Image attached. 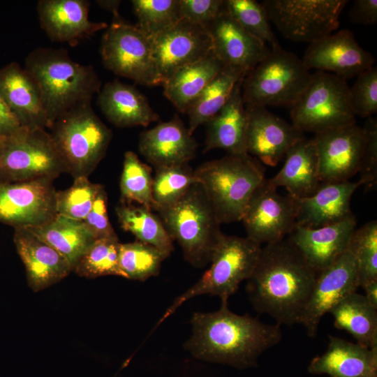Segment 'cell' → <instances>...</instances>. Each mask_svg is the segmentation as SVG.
<instances>
[{
    "instance_id": "cell-1",
    "label": "cell",
    "mask_w": 377,
    "mask_h": 377,
    "mask_svg": "<svg viewBox=\"0 0 377 377\" xmlns=\"http://www.w3.org/2000/svg\"><path fill=\"white\" fill-rule=\"evenodd\" d=\"M191 323L192 334L184 347L193 357L238 369L258 367L259 357L282 338L280 325L236 314L228 302H221L216 311L195 312Z\"/></svg>"
},
{
    "instance_id": "cell-2",
    "label": "cell",
    "mask_w": 377,
    "mask_h": 377,
    "mask_svg": "<svg viewBox=\"0 0 377 377\" xmlns=\"http://www.w3.org/2000/svg\"><path fill=\"white\" fill-rule=\"evenodd\" d=\"M285 238L261 247L246 293L253 308L279 325L298 323L317 276Z\"/></svg>"
},
{
    "instance_id": "cell-3",
    "label": "cell",
    "mask_w": 377,
    "mask_h": 377,
    "mask_svg": "<svg viewBox=\"0 0 377 377\" xmlns=\"http://www.w3.org/2000/svg\"><path fill=\"white\" fill-rule=\"evenodd\" d=\"M24 68L38 87L48 128L72 108L91 102L101 89L94 67L73 61L66 50L36 48L26 58Z\"/></svg>"
},
{
    "instance_id": "cell-4",
    "label": "cell",
    "mask_w": 377,
    "mask_h": 377,
    "mask_svg": "<svg viewBox=\"0 0 377 377\" xmlns=\"http://www.w3.org/2000/svg\"><path fill=\"white\" fill-rule=\"evenodd\" d=\"M261 162L249 154L207 161L193 170L220 223L240 221L256 190L266 179Z\"/></svg>"
},
{
    "instance_id": "cell-5",
    "label": "cell",
    "mask_w": 377,
    "mask_h": 377,
    "mask_svg": "<svg viewBox=\"0 0 377 377\" xmlns=\"http://www.w3.org/2000/svg\"><path fill=\"white\" fill-rule=\"evenodd\" d=\"M186 260L202 268L212 260L224 234L214 209L199 183L193 184L175 204L156 211Z\"/></svg>"
},
{
    "instance_id": "cell-6",
    "label": "cell",
    "mask_w": 377,
    "mask_h": 377,
    "mask_svg": "<svg viewBox=\"0 0 377 377\" xmlns=\"http://www.w3.org/2000/svg\"><path fill=\"white\" fill-rule=\"evenodd\" d=\"M65 172L87 177L103 158L111 130L96 114L91 102L79 104L59 117L50 128Z\"/></svg>"
},
{
    "instance_id": "cell-7",
    "label": "cell",
    "mask_w": 377,
    "mask_h": 377,
    "mask_svg": "<svg viewBox=\"0 0 377 377\" xmlns=\"http://www.w3.org/2000/svg\"><path fill=\"white\" fill-rule=\"evenodd\" d=\"M311 74L302 59L277 43L243 79L244 104L290 108L308 86Z\"/></svg>"
},
{
    "instance_id": "cell-8",
    "label": "cell",
    "mask_w": 377,
    "mask_h": 377,
    "mask_svg": "<svg viewBox=\"0 0 377 377\" xmlns=\"http://www.w3.org/2000/svg\"><path fill=\"white\" fill-rule=\"evenodd\" d=\"M260 250L261 245L247 237L224 235L214 253L210 267L194 285L174 300L156 327L186 301L196 296L209 294L219 296L221 302H228L239 284L252 274Z\"/></svg>"
},
{
    "instance_id": "cell-9",
    "label": "cell",
    "mask_w": 377,
    "mask_h": 377,
    "mask_svg": "<svg viewBox=\"0 0 377 377\" xmlns=\"http://www.w3.org/2000/svg\"><path fill=\"white\" fill-rule=\"evenodd\" d=\"M62 172L61 158L45 129L20 126L0 137V183L54 179Z\"/></svg>"
},
{
    "instance_id": "cell-10",
    "label": "cell",
    "mask_w": 377,
    "mask_h": 377,
    "mask_svg": "<svg viewBox=\"0 0 377 377\" xmlns=\"http://www.w3.org/2000/svg\"><path fill=\"white\" fill-rule=\"evenodd\" d=\"M346 80L316 71L296 102L290 108L292 124L303 133L315 134L356 123Z\"/></svg>"
},
{
    "instance_id": "cell-11",
    "label": "cell",
    "mask_w": 377,
    "mask_h": 377,
    "mask_svg": "<svg viewBox=\"0 0 377 377\" xmlns=\"http://www.w3.org/2000/svg\"><path fill=\"white\" fill-rule=\"evenodd\" d=\"M100 54L104 66L114 74L147 87L162 85L151 38L120 14L113 15L105 30Z\"/></svg>"
},
{
    "instance_id": "cell-12",
    "label": "cell",
    "mask_w": 377,
    "mask_h": 377,
    "mask_svg": "<svg viewBox=\"0 0 377 377\" xmlns=\"http://www.w3.org/2000/svg\"><path fill=\"white\" fill-rule=\"evenodd\" d=\"M347 0H265L269 21L283 36L295 42L318 40L339 26Z\"/></svg>"
},
{
    "instance_id": "cell-13",
    "label": "cell",
    "mask_w": 377,
    "mask_h": 377,
    "mask_svg": "<svg viewBox=\"0 0 377 377\" xmlns=\"http://www.w3.org/2000/svg\"><path fill=\"white\" fill-rule=\"evenodd\" d=\"M296 199L283 195L267 179L253 193L242 221L246 237L259 244H271L285 239L296 225Z\"/></svg>"
},
{
    "instance_id": "cell-14",
    "label": "cell",
    "mask_w": 377,
    "mask_h": 377,
    "mask_svg": "<svg viewBox=\"0 0 377 377\" xmlns=\"http://www.w3.org/2000/svg\"><path fill=\"white\" fill-rule=\"evenodd\" d=\"M54 180L0 183V223L15 228H34L52 220L57 214Z\"/></svg>"
},
{
    "instance_id": "cell-15",
    "label": "cell",
    "mask_w": 377,
    "mask_h": 377,
    "mask_svg": "<svg viewBox=\"0 0 377 377\" xmlns=\"http://www.w3.org/2000/svg\"><path fill=\"white\" fill-rule=\"evenodd\" d=\"M321 184L349 181L359 172L367 140L356 123L315 134Z\"/></svg>"
},
{
    "instance_id": "cell-16",
    "label": "cell",
    "mask_w": 377,
    "mask_h": 377,
    "mask_svg": "<svg viewBox=\"0 0 377 377\" xmlns=\"http://www.w3.org/2000/svg\"><path fill=\"white\" fill-rule=\"evenodd\" d=\"M359 286L357 269L353 255L346 250L330 266L317 274L309 297L298 323L307 335H316L319 323L327 313Z\"/></svg>"
},
{
    "instance_id": "cell-17",
    "label": "cell",
    "mask_w": 377,
    "mask_h": 377,
    "mask_svg": "<svg viewBox=\"0 0 377 377\" xmlns=\"http://www.w3.org/2000/svg\"><path fill=\"white\" fill-rule=\"evenodd\" d=\"M150 38L162 86L176 71L205 58L212 52V38L207 29L184 19Z\"/></svg>"
},
{
    "instance_id": "cell-18",
    "label": "cell",
    "mask_w": 377,
    "mask_h": 377,
    "mask_svg": "<svg viewBox=\"0 0 377 377\" xmlns=\"http://www.w3.org/2000/svg\"><path fill=\"white\" fill-rule=\"evenodd\" d=\"M302 61L309 71L316 69L346 80L374 66L375 59L359 45L352 31L342 29L310 43Z\"/></svg>"
},
{
    "instance_id": "cell-19",
    "label": "cell",
    "mask_w": 377,
    "mask_h": 377,
    "mask_svg": "<svg viewBox=\"0 0 377 377\" xmlns=\"http://www.w3.org/2000/svg\"><path fill=\"white\" fill-rule=\"evenodd\" d=\"M247 114L246 149L261 163L274 167L304 133L267 109L244 104Z\"/></svg>"
},
{
    "instance_id": "cell-20",
    "label": "cell",
    "mask_w": 377,
    "mask_h": 377,
    "mask_svg": "<svg viewBox=\"0 0 377 377\" xmlns=\"http://www.w3.org/2000/svg\"><path fill=\"white\" fill-rule=\"evenodd\" d=\"M206 28L212 52L223 66L246 75L270 52L267 44L244 30L225 10Z\"/></svg>"
},
{
    "instance_id": "cell-21",
    "label": "cell",
    "mask_w": 377,
    "mask_h": 377,
    "mask_svg": "<svg viewBox=\"0 0 377 377\" xmlns=\"http://www.w3.org/2000/svg\"><path fill=\"white\" fill-rule=\"evenodd\" d=\"M89 5L87 0H40L37 12L40 27L51 40L74 46L108 27L106 22L89 20Z\"/></svg>"
},
{
    "instance_id": "cell-22",
    "label": "cell",
    "mask_w": 377,
    "mask_h": 377,
    "mask_svg": "<svg viewBox=\"0 0 377 377\" xmlns=\"http://www.w3.org/2000/svg\"><path fill=\"white\" fill-rule=\"evenodd\" d=\"M354 214L339 223L318 228L295 226L286 238L317 273L333 263L348 246L356 229Z\"/></svg>"
},
{
    "instance_id": "cell-23",
    "label": "cell",
    "mask_w": 377,
    "mask_h": 377,
    "mask_svg": "<svg viewBox=\"0 0 377 377\" xmlns=\"http://www.w3.org/2000/svg\"><path fill=\"white\" fill-rule=\"evenodd\" d=\"M197 147L178 115L142 131L139 138V151L155 170L188 164L195 156Z\"/></svg>"
},
{
    "instance_id": "cell-24",
    "label": "cell",
    "mask_w": 377,
    "mask_h": 377,
    "mask_svg": "<svg viewBox=\"0 0 377 377\" xmlns=\"http://www.w3.org/2000/svg\"><path fill=\"white\" fill-rule=\"evenodd\" d=\"M13 240L27 274L29 287L44 290L66 277L73 268L57 250L27 228H15Z\"/></svg>"
},
{
    "instance_id": "cell-25",
    "label": "cell",
    "mask_w": 377,
    "mask_h": 377,
    "mask_svg": "<svg viewBox=\"0 0 377 377\" xmlns=\"http://www.w3.org/2000/svg\"><path fill=\"white\" fill-rule=\"evenodd\" d=\"M362 186L360 180L321 184L311 195L296 199V225L318 228L339 223L353 214L350 200L355 191Z\"/></svg>"
},
{
    "instance_id": "cell-26",
    "label": "cell",
    "mask_w": 377,
    "mask_h": 377,
    "mask_svg": "<svg viewBox=\"0 0 377 377\" xmlns=\"http://www.w3.org/2000/svg\"><path fill=\"white\" fill-rule=\"evenodd\" d=\"M307 371L330 377H377V347L329 335L327 350L311 360Z\"/></svg>"
},
{
    "instance_id": "cell-27",
    "label": "cell",
    "mask_w": 377,
    "mask_h": 377,
    "mask_svg": "<svg viewBox=\"0 0 377 377\" xmlns=\"http://www.w3.org/2000/svg\"><path fill=\"white\" fill-rule=\"evenodd\" d=\"M0 95L21 126L48 128L38 87L25 68L11 63L0 70Z\"/></svg>"
},
{
    "instance_id": "cell-28",
    "label": "cell",
    "mask_w": 377,
    "mask_h": 377,
    "mask_svg": "<svg viewBox=\"0 0 377 377\" xmlns=\"http://www.w3.org/2000/svg\"><path fill=\"white\" fill-rule=\"evenodd\" d=\"M280 171L267 179L275 188L284 187L289 195L300 199L313 195L321 185L318 158L313 138L306 137L287 151Z\"/></svg>"
},
{
    "instance_id": "cell-29",
    "label": "cell",
    "mask_w": 377,
    "mask_h": 377,
    "mask_svg": "<svg viewBox=\"0 0 377 377\" xmlns=\"http://www.w3.org/2000/svg\"><path fill=\"white\" fill-rule=\"evenodd\" d=\"M97 103L107 119L120 128L147 126L159 119L138 89L118 80L101 89Z\"/></svg>"
},
{
    "instance_id": "cell-30",
    "label": "cell",
    "mask_w": 377,
    "mask_h": 377,
    "mask_svg": "<svg viewBox=\"0 0 377 377\" xmlns=\"http://www.w3.org/2000/svg\"><path fill=\"white\" fill-rule=\"evenodd\" d=\"M243 79L235 86L223 108L207 123L203 152L221 149L230 154H247L246 131L247 114L242 98Z\"/></svg>"
},
{
    "instance_id": "cell-31",
    "label": "cell",
    "mask_w": 377,
    "mask_h": 377,
    "mask_svg": "<svg viewBox=\"0 0 377 377\" xmlns=\"http://www.w3.org/2000/svg\"><path fill=\"white\" fill-rule=\"evenodd\" d=\"M223 67L212 52L205 58L176 71L163 84V94L179 112L186 113Z\"/></svg>"
},
{
    "instance_id": "cell-32",
    "label": "cell",
    "mask_w": 377,
    "mask_h": 377,
    "mask_svg": "<svg viewBox=\"0 0 377 377\" xmlns=\"http://www.w3.org/2000/svg\"><path fill=\"white\" fill-rule=\"evenodd\" d=\"M27 228L61 253L73 270L80 258L95 241L82 221L60 214L42 226Z\"/></svg>"
},
{
    "instance_id": "cell-33",
    "label": "cell",
    "mask_w": 377,
    "mask_h": 377,
    "mask_svg": "<svg viewBox=\"0 0 377 377\" xmlns=\"http://www.w3.org/2000/svg\"><path fill=\"white\" fill-rule=\"evenodd\" d=\"M334 325L348 332L361 346L377 347V309L364 295L354 292L334 306L329 312Z\"/></svg>"
},
{
    "instance_id": "cell-34",
    "label": "cell",
    "mask_w": 377,
    "mask_h": 377,
    "mask_svg": "<svg viewBox=\"0 0 377 377\" xmlns=\"http://www.w3.org/2000/svg\"><path fill=\"white\" fill-rule=\"evenodd\" d=\"M121 227L133 234L138 241L151 245L170 256L174 251L173 239L158 215L141 205L120 202L115 208Z\"/></svg>"
},
{
    "instance_id": "cell-35",
    "label": "cell",
    "mask_w": 377,
    "mask_h": 377,
    "mask_svg": "<svg viewBox=\"0 0 377 377\" xmlns=\"http://www.w3.org/2000/svg\"><path fill=\"white\" fill-rule=\"evenodd\" d=\"M245 76L236 68H223L186 112L189 119L188 130L191 135L198 126L206 124L223 108L236 84Z\"/></svg>"
},
{
    "instance_id": "cell-36",
    "label": "cell",
    "mask_w": 377,
    "mask_h": 377,
    "mask_svg": "<svg viewBox=\"0 0 377 377\" xmlns=\"http://www.w3.org/2000/svg\"><path fill=\"white\" fill-rule=\"evenodd\" d=\"M168 257L156 247L137 240L120 244L119 265L124 278L145 281L159 274Z\"/></svg>"
},
{
    "instance_id": "cell-37",
    "label": "cell",
    "mask_w": 377,
    "mask_h": 377,
    "mask_svg": "<svg viewBox=\"0 0 377 377\" xmlns=\"http://www.w3.org/2000/svg\"><path fill=\"white\" fill-rule=\"evenodd\" d=\"M151 168L135 152L126 151L120 179L121 202H136L154 210Z\"/></svg>"
},
{
    "instance_id": "cell-38",
    "label": "cell",
    "mask_w": 377,
    "mask_h": 377,
    "mask_svg": "<svg viewBox=\"0 0 377 377\" xmlns=\"http://www.w3.org/2000/svg\"><path fill=\"white\" fill-rule=\"evenodd\" d=\"M120 244L117 236L95 239L73 271L89 279L108 275L123 277L119 265Z\"/></svg>"
},
{
    "instance_id": "cell-39",
    "label": "cell",
    "mask_w": 377,
    "mask_h": 377,
    "mask_svg": "<svg viewBox=\"0 0 377 377\" xmlns=\"http://www.w3.org/2000/svg\"><path fill=\"white\" fill-rule=\"evenodd\" d=\"M195 183L193 170L188 163L156 169L152 182L154 210L175 204Z\"/></svg>"
},
{
    "instance_id": "cell-40",
    "label": "cell",
    "mask_w": 377,
    "mask_h": 377,
    "mask_svg": "<svg viewBox=\"0 0 377 377\" xmlns=\"http://www.w3.org/2000/svg\"><path fill=\"white\" fill-rule=\"evenodd\" d=\"M347 250L357 269L359 286L377 281V221L367 222L352 234Z\"/></svg>"
},
{
    "instance_id": "cell-41",
    "label": "cell",
    "mask_w": 377,
    "mask_h": 377,
    "mask_svg": "<svg viewBox=\"0 0 377 377\" xmlns=\"http://www.w3.org/2000/svg\"><path fill=\"white\" fill-rule=\"evenodd\" d=\"M135 24L149 38L173 26L181 20L179 0H133Z\"/></svg>"
},
{
    "instance_id": "cell-42",
    "label": "cell",
    "mask_w": 377,
    "mask_h": 377,
    "mask_svg": "<svg viewBox=\"0 0 377 377\" xmlns=\"http://www.w3.org/2000/svg\"><path fill=\"white\" fill-rule=\"evenodd\" d=\"M226 11L247 32L271 46L278 43L265 9L254 0H226Z\"/></svg>"
},
{
    "instance_id": "cell-43",
    "label": "cell",
    "mask_w": 377,
    "mask_h": 377,
    "mask_svg": "<svg viewBox=\"0 0 377 377\" xmlns=\"http://www.w3.org/2000/svg\"><path fill=\"white\" fill-rule=\"evenodd\" d=\"M101 184L90 182L87 177L74 179L71 186L57 191V214L83 221L90 211Z\"/></svg>"
},
{
    "instance_id": "cell-44",
    "label": "cell",
    "mask_w": 377,
    "mask_h": 377,
    "mask_svg": "<svg viewBox=\"0 0 377 377\" xmlns=\"http://www.w3.org/2000/svg\"><path fill=\"white\" fill-rule=\"evenodd\" d=\"M349 98L355 116L369 118L377 112V68L372 66L357 76L350 87Z\"/></svg>"
},
{
    "instance_id": "cell-45",
    "label": "cell",
    "mask_w": 377,
    "mask_h": 377,
    "mask_svg": "<svg viewBox=\"0 0 377 377\" xmlns=\"http://www.w3.org/2000/svg\"><path fill=\"white\" fill-rule=\"evenodd\" d=\"M367 140L359 173L362 186L369 191L377 184V121L369 117L366 121Z\"/></svg>"
},
{
    "instance_id": "cell-46",
    "label": "cell",
    "mask_w": 377,
    "mask_h": 377,
    "mask_svg": "<svg viewBox=\"0 0 377 377\" xmlns=\"http://www.w3.org/2000/svg\"><path fill=\"white\" fill-rule=\"evenodd\" d=\"M181 19L206 27L225 10L224 0H179Z\"/></svg>"
},
{
    "instance_id": "cell-47",
    "label": "cell",
    "mask_w": 377,
    "mask_h": 377,
    "mask_svg": "<svg viewBox=\"0 0 377 377\" xmlns=\"http://www.w3.org/2000/svg\"><path fill=\"white\" fill-rule=\"evenodd\" d=\"M82 221L95 239L117 236L108 217V195L103 185Z\"/></svg>"
},
{
    "instance_id": "cell-48",
    "label": "cell",
    "mask_w": 377,
    "mask_h": 377,
    "mask_svg": "<svg viewBox=\"0 0 377 377\" xmlns=\"http://www.w3.org/2000/svg\"><path fill=\"white\" fill-rule=\"evenodd\" d=\"M350 20L364 25L377 22V1L355 0L349 13Z\"/></svg>"
},
{
    "instance_id": "cell-49",
    "label": "cell",
    "mask_w": 377,
    "mask_h": 377,
    "mask_svg": "<svg viewBox=\"0 0 377 377\" xmlns=\"http://www.w3.org/2000/svg\"><path fill=\"white\" fill-rule=\"evenodd\" d=\"M20 126L0 95V137L10 134Z\"/></svg>"
},
{
    "instance_id": "cell-50",
    "label": "cell",
    "mask_w": 377,
    "mask_h": 377,
    "mask_svg": "<svg viewBox=\"0 0 377 377\" xmlns=\"http://www.w3.org/2000/svg\"><path fill=\"white\" fill-rule=\"evenodd\" d=\"M362 288L364 290V297L368 302L377 309V281L369 282Z\"/></svg>"
},
{
    "instance_id": "cell-51",
    "label": "cell",
    "mask_w": 377,
    "mask_h": 377,
    "mask_svg": "<svg viewBox=\"0 0 377 377\" xmlns=\"http://www.w3.org/2000/svg\"><path fill=\"white\" fill-rule=\"evenodd\" d=\"M98 5L102 8L105 9L112 13L113 15L119 14V7L121 1L119 0H100L96 1Z\"/></svg>"
}]
</instances>
